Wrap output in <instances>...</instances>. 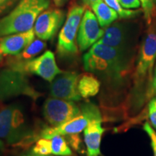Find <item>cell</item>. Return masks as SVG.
Here are the masks:
<instances>
[{"instance_id":"cell-26","label":"cell","mask_w":156,"mask_h":156,"mask_svg":"<svg viewBox=\"0 0 156 156\" xmlns=\"http://www.w3.org/2000/svg\"><path fill=\"white\" fill-rule=\"evenodd\" d=\"M154 96H156V63L155 65V69H154V75H153V82H152V85L150 89L149 93L147 94V102H148Z\"/></svg>"},{"instance_id":"cell-4","label":"cell","mask_w":156,"mask_h":156,"mask_svg":"<svg viewBox=\"0 0 156 156\" xmlns=\"http://www.w3.org/2000/svg\"><path fill=\"white\" fill-rule=\"evenodd\" d=\"M34 132L25 126L24 116L19 107L10 105L0 109V138L9 145H17Z\"/></svg>"},{"instance_id":"cell-23","label":"cell","mask_w":156,"mask_h":156,"mask_svg":"<svg viewBox=\"0 0 156 156\" xmlns=\"http://www.w3.org/2000/svg\"><path fill=\"white\" fill-rule=\"evenodd\" d=\"M147 114L151 125L156 129V96L152 98L148 101Z\"/></svg>"},{"instance_id":"cell-12","label":"cell","mask_w":156,"mask_h":156,"mask_svg":"<svg viewBox=\"0 0 156 156\" xmlns=\"http://www.w3.org/2000/svg\"><path fill=\"white\" fill-rule=\"evenodd\" d=\"M78 80L79 76L73 72L59 74L50 85L51 96L69 101L81 100L78 90Z\"/></svg>"},{"instance_id":"cell-19","label":"cell","mask_w":156,"mask_h":156,"mask_svg":"<svg viewBox=\"0 0 156 156\" xmlns=\"http://www.w3.org/2000/svg\"><path fill=\"white\" fill-rule=\"evenodd\" d=\"M51 154L59 156L72 155V151L67 144V142L62 135L56 134L51 137Z\"/></svg>"},{"instance_id":"cell-14","label":"cell","mask_w":156,"mask_h":156,"mask_svg":"<svg viewBox=\"0 0 156 156\" xmlns=\"http://www.w3.org/2000/svg\"><path fill=\"white\" fill-rule=\"evenodd\" d=\"M34 29L11 34L0 38V50L5 55L15 56L23 51L35 40Z\"/></svg>"},{"instance_id":"cell-32","label":"cell","mask_w":156,"mask_h":156,"mask_svg":"<svg viewBox=\"0 0 156 156\" xmlns=\"http://www.w3.org/2000/svg\"><path fill=\"white\" fill-rule=\"evenodd\" d=\"M27 156H43V155H36V154H35V155H27Z\"/></svg>"},{"instance_id":"cell-7","label":"cell","mask_w":156,"mask_h":156,"mask_svg":"<svg viewBox=\"0 0 156 156\" xmlns=\"http://www.w3.org/2000/svg\"><path fill=\"white\" fill-rule=\"evenodd\" d=\"M85 11V8L81 6H75L69 11L58 38L57 53L62 57L73 56L77 53L76 41Z\"/></svg>"},{"instance_id":"cell-11","label":"cell","mask_w":156,"mask_h":156,"mask_svg":"<svg viewBox=\"0 0 156 156\" xmlns=\"http://www.w3.org/2000/svg\"><path fill=\"white\" fill-rule=\"evenodd\" d=\"M104 34L94 12L90 9H85L78 30L77 42L82 51L94 45Z\"/></svg>"},{"instance_id":"cell-20","label":"cell","mask_w":156,"mask_h":156,"mask_svg":"<svg viewBox=\"0 0 156 156\" xmlns=\"http://www.w3.org/2000/svg\"><path fill=\"white\" fill-rule=\"evenodd\" d=\"M109 7L115 10L119 15V17L122 19L134 18V17L139 15L141 11L133 10V9H127L124 8L119 2V0H103Z\"/></svg>"},{"instance_id":"cell-9","label":"cell","mask_w":156,"mask_h":156,"mask_svg":"<svg viewBox=\"0 0 156 156\" xmlns=\"http://www.w3.org/2000/svg\"><path fill=\"white\" fill-rule=\"evenodd\" d=\"M7 66L23 72L27 75L34 74L38 75L50 83L58 75L63 73L58 67L54 54L51 51H46L41 56L26 62H15L8 60Z\"/></svg>"},{"instance_id":"cell-10","label":"cell","mask_w":156,"mask_h":156,"mask_svg":"<svg viewBox=\"0 0 156 156\" xmlns=\"http://www.w3.org/2000/svg\"><path fill=\"white\" fill-rule=\"evenodd\" d=\"M80 113V108L74 101L50 98L44 105L45 119L53 126H58L65 124L77 116Z\"/></svg>"},{"instance_id":"cell-22","label":"cell","mask_w":156,"mask_h":156,"mask_svg":"<svg viewBox=\"0 0 156 156\" xmlns=\"http://www.w3.org/2000/svg\"><path fill=\"white\" fill-rule=\"evenodd\" d=\"M33 153L36 155H48L51 154V143L49 139L41 138L37 140L36 145L33 149Z\"/></svg>"},{"instance_id":"cell-27","label":"cell","mask_w":156,"mask_h":156,"mask_svg":"<svg viewBox=\"0 0 156 156\" xmlns=\"http://www.w3.org/2000/svg\"><path fill=\"white\" fill-rule=\"evenodd\" d=\"M15 0H0V14L15 2Z\"/></svg>"},{"instance_id":"cell-2","label":"cell","mask_w":156,"mask_h":156,"mask_svg":"<svg viewBox=\"0 0 156 156\" xmlns=\"http://www.w3.org/2000/svg\"><path fill=\"white\" fill-rule=\"evenodd\" d=\"M148 26L138 51L131 87L122 104L127 116L137 114L144 106L153 82L156 63L155 20Z\"/></svg>"},{"instance_id":"cell-1","label":"cell","mask_w":156,"mask_h":156,"mask_svg":"<svg viewBox=\"0 0 156 156\" xmlns=\"http://www.w3.org/2000/svg\"><path fill=\"white\" fill-rule=\"evenodd\" d=\"M135 54L96 42L83 56L84 68L102 82L108 95L119 98L132 84Z\"/></svg>"},{"instance_id":"cell-25","label":"cell","mask_w":156,"mask_h":156,"mask_svg":"<svg viewBox=\"0 0 156 156\" xmlns=\"http://www.w3.org/2000/svg\"><path fill=\"white\" fill-rule=\"evenodd\" d=\"M121 5L127 9H136L141 7L140 0H119Z\"/></svg>"},{"instance_id":"cell-13","label":"cell","mask_w":156,"mask_h":156,"mask_svg":"<svg viewBox=\"0 0 156 156\" xmlns=\"http://www.w3.org/2000/svg\"><path fill=\"white\" fill-rule=\"evenodd\" d=\"M64 20V12L61 9H51L42 12L34 27L36 36L43 41L51 39L62 26Z\"/></svg>"},{"instance_id":"cell-31","label":"cell","mask_w":156,"mask_h":156,"mask_svg":"<svg viewBox=\"0 0 156 156\" xmlns=\"http://www.w3.org/2000/svg\"><path fill=\"white\" fill-rule=\"evenodd\" d=\"M2 58H3V54L2 52V51L0 50V62L2 61Z\"/></svg>"},{"instance_id":"cell-18","label":"cell","mask_w":156,"mask_h":156,"mask_svg":"<svg viewBox=\"0 0 156 156\" xmlns=\"http://www.w3.org/2000/svg\"><path fill=\"white\" fill-rule=\"evenodd\" d=\"M46 42L43 41L41 39H36L34 41L29 44L23 51L17 55L13 56L14 57L9 58V60L15 62H23L34 58L37 54L42 51L46 48Z\"/></svg>"},{"instance_id":"cell-29","label":"cell","mask_w":156,"mask_h":156,"mask_svg":"<svg viewBox=\"0 0 156 156\" xmlns=\"http://www.w3.org/2000/svg\"><path fill=\"white\" fill-rule=\"evenodd\" d=\"M53 1L56 6L61 7L62 5H63L65 3V2L67 1V0H53Z\"/></svg>"},{"instance_id":"cell-28","label":"cell","mask_w":156,"mask_h":156,"mask_svg":"<svg viewBox=\"0 0 156 156\" xmlns=\"http://www.w3.org/2000/svg\"><path fill=\"white\" fill-rule=\"evenodd\" d=\"M83 1V2L85 4V5H87V6H90L93 5V3L95 2L98 1V0H82Z\"/></svg>"},{"instance_id":"cell-6","label":"cell","mask_w":156,"mask_h":156,"mask_svg":"<svg viewBox=\"0 0 156 156\" xmlns=\"http://www.w3.org/2000/svg\"><path fill=\"white\" fill-rule=\"evenodd\" d=\"M20 95L36 100L41 94L30 86L27 74L7 66L0 70V102Z\"/></svg>"},{"instance_id":"cell-17","label":"cell","mask_w":156,"mask_h":156,"mask_svg":"<svg viewBox=\"0 0 156 156\" xmlns=\"http://www.w3.org/2000/svg\"><path fill=\"white\" fill-rule=\"evenodd\" d=\"M101 85V81L94 74L87 73L79 76L78 90L84 98L96 95L100 90Z\"/></svg>"},{"instance_id":"cell-3","label":"cell","mask_w":156,"mask_h":156,"mask_svg":"<svg viewBox=\"0 0 156 156\" xmlns=\"http://www.w3.org/2000/svg\"><path fill=\"white\" fill-rule=\"evenodd\" d=\"M49 4V0H21L12 11L0 19V38L33 29L37 17Z\"/></svg>"},{"instance_id":"cell-30","label":"cell","mask_w":156,"mask_h":156,"mask_svg":"<svg viewBox=\"0 0 156 156\" xmlns=\"http://www.w3.org/2000/svg\"><path fill=\"white\" fill-rule=\"evenodd\" d=\"M3 147H4V144H3V142L1 141V140H0V151H2V150L3 149Z\"/></svg>"},{"instance_id":"cell-21","label":"cell","mask_w":156,"mask_h":156,"mask_svg":"<svg viewBox=\"0 0 156 156\" xmlns=\"http://www.w3.org/2000/svg\"><path fill=\"white\" fill-rule=\"evenodd\" d=\"M146 23L150 25L156 17V0H140Z\"/></svg>"},{"instance_id":"cell-15","label":"cell","mask_w":156,"mask_h":156,"mask_svg":"<svg viewBox=\"0 0 156 156\" xmlns=\"http://www.w3.org/2000/svg\"><path fill=\"white\" fill-rule=\"evenodd\" d=\"M102 116L93 119L84 129L87 156H100L101 137L105 129L102 126Z\"/></svg>"},{"instance_id":"cell-16","label":"cell","mask_w":156,"mask_h":156,"mask_svg":"<svg viewBox=\"0 0 156 156\" xmlns=\"http://www.w3.org/2000/svg\"><path fill=\"white\" fill-rule=\"evenodd\" d=\"M93 12L102 28H106L119 18V15L103 0H98L91 5Z\"/></svg>"},{"instance_id":"cell-8","label":"cell","mask_w":156,"mask_h":156,"mask_svg":"<svg viewBox=\"0 0 156 156\" xmlns=\"http://www.w3.org/2000/svg\"><path fill=\"white\" fill-rule=\"evenodd\" d=\"M101 116L100 110L95 104L86 103L81 106L80 113L77 116L62 125L44 129L38 134V137L50 139L56 134L62 136L77 134L83 131L93 119Z\"/></svg>"},{"instance_id":"cell-24","label":"cell","mask_w":156,"mask_h":156,"mask_svg":"<svg viewBox=\"0 0 156 156\" xmlns=\"http://www.w3.org/2000/svg\"><path fill=\"white\" fill-rule=\"evenodd\" d=\"M143 129L148 136L151 139V147L153 149V156H156V132L153 129L152 126L149 124V122H146L143 126Z\"/></svg>"},{"instance_id":"cell-5","label":"cell","mask_w":156,"mask_h":156,"mask_svg":"<svg viewBox=\"0 0 156 156\" xmlns=\"http://www.w3.org/2000/svg\"><path fill=\"white\" fill-rule=\"evenodd\" d=\"M140 30L137 23L116 22L104 28V34L98 42L118 49L136 51Z\"/></svg>"}]
</instances>
